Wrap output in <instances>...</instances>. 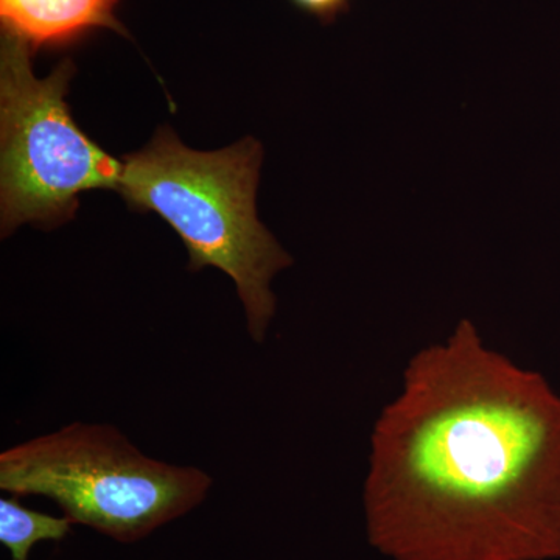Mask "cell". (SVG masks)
I'll return each instance as SVG.
<instances>
[{
  "label": "cell",
  "instance_id": "obj_3",
  "mask_svg": "<svg viewBox=\"0 0 560 560\" xmlns=\"http://www.w3.org/2000/svg\"><path fill=\"white\" fill-rule=\"evenodd\" d=\"M197 467L153 459L113 425L75 422L0 455V489L57 503L73 525L135 544L208 497Z\"/></svg>",
  "mask_w": 560,
  "mask_h": 560
},
{
  "label": "cell",
  "instance_id": "obj_6",
  "mask_svg": "<svg viewBox=\"0 0 560 560\" xmlns=\"http://www.w3.org/2000/svg\"><path fill=\"white\" fill-rule=\"evenodd\" d=\"M21 497L0 500V544L10 551L11 560H28L38 541H61L72 533L69 517H55L33 511L21 503Z\"/></svg>",
  "mask_w": 560,
  "mask_h": 560
},
{
  "label": "cell",
  "instance_id": "obj_4",
  "mask_svg": "<svg viewBox=\"0 0 560 560\" xmlns=\"http://www.w3.org/2000/svg\"><path fill=\"white\" fill-rule=\"evenodd\" d=\"M32 47L3 33L0 60L2 234L69 219L81 191L119 186L121 162L77 127L66 103L72 62L36 79Z\"/></svg>",
  "mask_w": 560,
  "mask_h": 560
},
{
  "label": "cell",
  "instance_id": "obj_7",
  "mask_svg": "<svg viewBox=\"0 0 560 560\" xmlns=\"http://www.w3.org/2000/svg\"><path fill=\"white\" fill-rule=\"evenodd\" d=\"M300 9L315 14L319 20L331 21L338 13L346 10L348 0H293Z\"/></svg>",
  "mask_w": 560,
  "mask_h": 560
},
{
  "label": "cell",
  "instance_id": "obj_1",
  "mask_svg": "<svg viewBox=\"0 0 560 560\" xmlns=\"http://www.w3.org/2000/svg\"><path fill=\"white\" fill-rule=\"evenodd\" d=\"M370 541L394 560L560 559V396L460 320L375 423Z\"/></svg>",
  "mask_w": 560,
  "mask_h": 560
},
{
  "label": "cell",
  "instance_id": "obj_2",
  "mask_svg": "<svg viewBox=\"0 0 560 560\" xmlns=\"http://www.w3.org/2000/svg\"><path fill=\"white\" fill-rule=\"evenodd\" d=\"M261 149L245 139L220 151L187 149L167 128L121 162L120 194L135 209L158 213L179 235L190 270L226 272L250 338L261 342L276 312L271 279L291 257L257 219Z\"/></svg>",
  "mask_w": 560,
  "mask_h": 560
},
{
  "label": "cell",
  "instance_id": "obj_5",
  "mask_svg": "<svg viewBox=\"0 0 560 560\" xmlns=\"http://www.w3.org/2000/svg\"><path fill=\"white\" fill-rule=\"evenodd\" d=\"M119 0H0L3 33L33 50L61 46L92 28L120 32L114 16Z\"/></svg>",
  "mask_w": 560,
  "mask_h": 560
}]
</instances>
